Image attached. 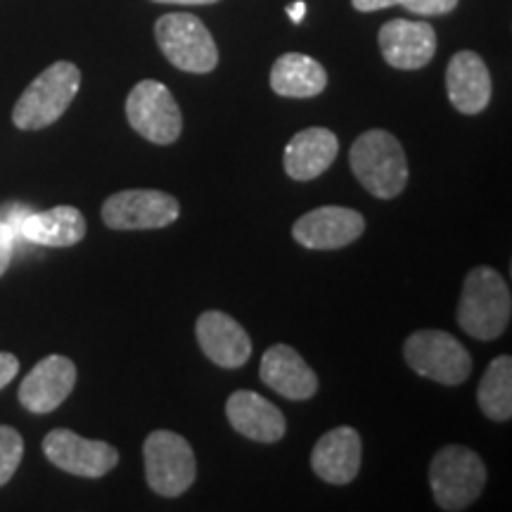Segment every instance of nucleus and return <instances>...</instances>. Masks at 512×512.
<instances>
[{"label":"nucleus","mask_w":512,"mask_h":512,"mask_svg":"<svg viewBox=\"0 0 512 512\" xmlns=\"http://www.w3.org/2000/svg\"><path fill=\"white\" fill-rule=\"evenodd\" d=\"M446 91L451 105L463 114H479L491 100V74L482 57L460 50L446 69Z\"/></svg>","instance_id":"nucleus-16"},{"label":"nucleus","mask_w":512,"mask_h":512,"mask_svg":"<svg viewBox=\"0 0 512 512\" xmlns=\"http://www.w3.org/2000/svg\"><path fill=\"white\" fill-rule=\"evenodd\" d=\"M512 313L510 287L494 268L477 266L467 273L458 304V325L467 335L491 342L508 328Z\"/></svg>","instance_id":"nucleus-1"},{"label":"nucleus","mask_w":512,"mask_h":512,"mask_svg":"<svg viewBox=\"0 0 512 512\" xmlns=\"http://www.w3.org/2000/svg\"><path fill=\"white\" fill-rule=\"evenodd\" d=\"M128 124L155 145L176 143L183 131V114L164 83L145 79L133 86L126 100Z\"/></svg>","instance_id":"nucleus-8"},{"label":"nucleus","mask_w":512,"mask_h":512,"mask_svg":"<svg viewBox=\"0 0 512 512\" xmlns=\"http://www.w3.org/2000/svg\"><path fill=\"white\" fill-rule=\"evenodd\" d=\"M380 50L384 62L394 69H422L437 53V34L427 22L392 19L380 29Z\"/></svg>","instance_id":"nucleus-13"},{"label":"nucleus","mask_w":512,"mask_h":512,"mask_svg":"<svg viewBox=\"0 0 512 512\" xmlns=\"http://www.w3.org/2000/svg\"><path fill=\"white\" fill-rule=\"evenodd\" d=\"M339 152V140L330 128H304L285 147V171L292 181H313L330 169Z\"/></svg>","instance_id":"nucleus-19"},{"label":"nucleus","mask_w":512,"mask_h":512,"mask_svg":"<svg viewBox=\"0 0 512 512\" xmlns=\"http://www.w3.org/2000/svg\"><path fill=\"white\" fill-rule=\"evenodd\" d=\"M361 437L354 427H335L313 446L311 467L328 484H349L361 470Z\"/></svg>","instance_id":"nucleus-15"},{"label":"nucleus","mask_w":512,"mask_h":512,"mask_svg":"<svg viewBox=\"0 0 512 512\" xmlns=\"http://www.w3.org/2000/svg\"><path fill=\"white\" fill-rule=\"evenodd\" d=\"M76 384L72 358L53 354L38 361L19 387V403L31 413H53L60 408Z\"/></svg>","instance_id":"nucleus-12"},{"label":"nucleus","mask_w":512,"mask_h":512,"mask_svg":"<svg viewBox=\"0 0 512 512\" xmlns=\"http://www.w3.org/2000/svg\"><path fill=\"white\" fill-rule=\"evenodd\" d=\"M17 373H19L17 356L8 354V351H0V389L8 387V384L15 380Z\"/></svg>","instance_id":"nucleus-27"},{"label":"nucleus","mask_w":512,"mask_h":512,"mask_svg":"<svg viewBox=\"0 0 512 512\" xmlns=\"http://www.w3.org/2000/svg\"><path fill=\"white\" fill-rule=\"evenodd\" d=\"M43 453L69 475L100 479L119 465V451L107 441L83 439L72 430H53L43 439Z\"/></svg>","instance_id":"nucleus-10"},{"label":"nucleus","mask_w":512,"mask_h":512,"mask_svg":"<svg viewBox=\"0 0 512 512\" xmlns=\"http://www.w3.org/2000/svg\"><path fill=\"white\" fill-rule=\"evenodd\" d=\"M197 342L211 363L219 368H242L252 356V339L235 318L223 311H207L197 318Z\"/></svg>","instance_id":"nucleus-14"},{"label":"nucleus","mask_w":512,"mask_h":512,"mask_svg":"<svg viewBox=\"0 0 512 512\" xmlns=\"http://www.w3.org/2000/svg\"><path fill=\"white\" fill-rule=\"evenodd\" d=\"M31 211L34 209L27 207V204H3L0 207V223H5L19 240V228H22V221L27 219Z\"/></svg>","instance_id":"nucleus-25"},{"label":"nucleus","mask_w":512,"mask_h":512,"mask_svg":"<svg viewBox=\"0 0 512 512\" xmlns=\"http://www.w3.org/2000/svg\"><path fill=\"white\" fill-rule=\"evenodd\" d=\"M403 356L420 377L456 387L472 373V358L456 337L444 330H420L406 339Z\"/></svg>","instance_id":"nucleus-7"},{"label":"nucleus","mask_w":512,"mask_h":512,"mask_svg":"<svg viewBox=\"0 0 512 512\" xmlns=\"http://www.w3.org/2000/svg\"><path fill=\"white\" fill-rule=\"evenodd\" d=\"M228 422L242 437L259 441V444H275L285 437V415L256 392H235L226 403Z\"/></svg>","instance_id":"nucleus-18"},{"label":"nucleus","mask_w":512,"mask_h":512,"mask_svg":"<svg viewBox=\"0 0 512 512\" xmlns=\"http://www.w3.org/2000/svg\"><path fill=\"white\" fill-rule=\"evenodd\" d=\"M328 86V72L323 64L302 53L278 57L271 69V88L283 98H316Z\"/></svg>","instance_id":"nucleus-21"},{"label":"nucleus","mask_w":512,"mask_h":512,"mask_svg":"<svg viewBox=\"0 0 512 512\" xmlns=\"http://www.w3.org/2000/svg\"><path fill=\"white\" fill-rule=\"evenodd\" d=\"M261 382L290 401H306L318 392V377L309 363L287 344H275L261 358Z\"/></svg>","instance_id":"nucleus-17"},{"label":"nucleus","mask_w":512,"mask_h":512,"mask_svg":"<svg viewBox=\"0 0 512 512\" xmlns=\"http://www.w3.org/2000/svg\"><path fill=\"white\" fill-rule=\"evenodd\" d=\"M363 230L366 219L356 209L320 207L294 223L292 238L306 249H339L356 242Z\"/></svg>","instance_id":"nucleus-11"},{"label":"nucleus","mask_w":512,"mask_h":512,"mask_svg":"<svg viewBox=\"0 0 512 512\" xmlns=\"http://www.w3.org/2000/svg\"><path fill=\"white\" fill-rule=\"evenodd\" d=\"M155 36L166 60L181 72L209 74L219 64V48L202 19L190 12H169L159 17Z\"/></svg>","instance_id":"nucleus-5"},{"label":"nucleus","mask_w":512,"mask_h":512,"mask_svg":"<svg viewBox=\"0 0 512 512\" xmlns=\"http://www.w3.org/2000/svg\"><path fill=\"white\" fill-rule=\"evenodd\" d=\"M349 164L354 176L377 200H394L408 183V159L389 131L373 128L351 145Z\"/></svg>","instance_id":"nucleus-2"},{"label":"nucleus","mask_w":512,"mask_h":512,"mask_svg":"<svg viewBox=\"0 0 512 512\" xmlns=\"http://www.w3.org/2000/svg\"><path fill=\"white\" fill-rule=\"evenodd\" d=\"M178 216L181 204L162 190H121L102 204V221L114 230L166 228Z\"/></svg>","instance_id":"nucleus-9"},{"label":"nucleus","mask_w":512,"mask_h":512,"mask_svg":"<svg viewBox=\"0 0 512 512\" xmlns=\"http://www.w3.org/2000/svg\"><path fill=\"white\" fill-rule=\"evenodd\" d=\"M430 484L434 501L441 510L458 512L472 505L484 491V460L467 446H444L430 465Z\"/></svg>","instance_id":"nucleus-4"},{"label":"nucleus","mask_w":512,"mask_h":512,"mask_svg":"<svg viewBox=\"0 0 512 512\" xmlns=\"http://www.w3.org/2000/svg\"><path fill=\"white\" fill-rule=\"evenodd\" d=\"M145 477L150 489L164 498L185 494L197 477V460L188 439L169 430H157L145 439Z\"/></svg>","instance_id":"nucleus-6"},{"label":"nucleus","mask_w":512,"mask_h":512,"mask_svg":"<svg viewBox=\"0 0 512 512\" xmlns=\"http://www.w3.org/2000/svg\"><path fill=\"white\" fill-rule=\"evenodd\" d=\"M15 247H17V235L0 223V278H3L5 271H8L12 264V256H15Z\"/></svg>","instance_id":"nucleus-26"},{"label":"nucleus","mask_w":512,"mask_h":512,"mask_svg":"<svg viewBox=\"0 0 512 512\" xmlns=\"http://www.w3.org/2000/svg\"><path fill=\"white\" fill-rule=\"evenodd\" d=\"M155 3H166V5H214L219 0H155Z\"/></svg>","instance_id":"nucleus-30"},{"label":"nucleus","mask_w":512,"mask_h":512,"mask_svg":"<svg viewBox=\"0 0 512 512\" xmlns=\"http://www.w3.org/2000/svg\"><path fill=\"white\" fill-rule=\"evenodd\" d=\"M24 456V439L17 430L0 425V486L8 484Z\"/></svg>","instance_id":"nucleus-23"},{"label":"nucleus","mask_w":512,"mask_h":512,"mask_svg":"<svg viewBox=\"0 0 512 512\" xmlns=\"http://www.w3.org/2000/svg\"><path fill=\"white\" fill-rule=\"evenodd\" d=\"M351 5H354L358 12H377L401 5V0H351Z\"/></svg>","instance_id":"nucleus-28"},{"label":"nucleus","mask_w":512,"mask_h":512,"mask_svg":"<svg viewBox=\"0 0 512 512\" xmlns=\"http://www.w3.org/2000/svg\"><path fill=\"white\" fill-rule=\"evenodd\" d=\"M479 408L486 418L508 422L512 418V358L498 356L489 363L477 389Z\"/></svg>","instance_id":"nucleus-22"},{"label":"nucleus","mask_w":512,"mask_h":512,"mask_svg":"<svg viewBox=\"0 0 512 512\" xmlns=\"http://www.w3.org/2000/svg\"><path fill=\"white\" fill-rule=\"evenodd\" d=\"M287 15H290V19L294 24H302V19L306 15V3H302V0H297V3L287 5Z\"/></svg>","instance_id":"nucleus-29"},{"label":"nucleus","mask_w":512,"mask_h":512,"mask_svg":"<svg viewBox=\"0 0 512 512\" xmlns=\"http://www.w3.org/2000/svg\"><path fill=\"white\" fill-rule=\"evenodd\" d=\"M86 238V219L76 207L31 211L19 228V240L41 247H72Z\"/></svg>","instance_id":"nucleus-20"},{"label":"nucleus","mask_w":512,"mask_h":512,"mask_svg":"<svg viewBox=\"0 0 512 512\" xmlns=\"http://www.w3.org/2000/svg\"><path fill=\"white\" fill-rule=\"evenodd\" d=\"M401 8L420 17H437L456 10L458 0H401Z\"/></svg>","instance_id":"nucleus-24"},{"label":"nucleus","mask_w":512,"mask_h":512,"mask_svg":"<svg viewBox=\"0 0 512 512\" xmlns=\"http://www.w3.org/2000/svg\"><path fill=\"white\" fill-rule=\"evenodd\" d=\"M81 88V72L72 62H55L29 83L12 110V124L22 131L48 128L69 110Z\"/></svg>","instance_id":"nucleus-3"}]
</instances>
